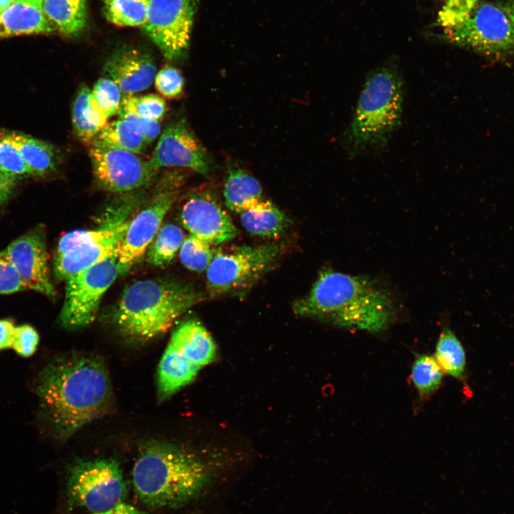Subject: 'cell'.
<instances>
[{"label": "cell", "mask_w": 514, "mask_h": 514, "mask_svg": "<svg viewBox=\"0 0 514 514\" xmlns=\"http://www.w3.org/2000/svg\"><path fill=\"white\" fill-rule=\"evenodd\" d=\"M36 390L53 433L61 440L104 415L113 396L103 362L83 354L47 365L39 375Z\"/></svg>", "instance_id": "6da1fadb"}, {"label": "cell", "mask_w": 514, "mask_h": 514, "mask_svg": "<svg viewBox=\"0 0 514 514\" xmlns=\"http://www.w3.org/2000/svg\"><path fill=\"white\" fill-rule=\"evenodd\" d=\"M132 478L138 498L153 508L184 507L225 488L214 468L195 454L163 442L143 449Z\"/></svg>", "instance_id": "7a4b0ae2"}, {"label": "cell", "mask_w": 514, "mask_h": 514, "mask_svg": "<svg viewBox=\"0 0 514 514\" xmlns=\"http://www.w3.org/2000/svg\"><path fill=\"white\" fill-rule=\"evenodd\" d=\"M294 313L347 329L379 332L394 318L391 298L370 278L331 269L322 271L307 296L293 303Z\"/></svg>", "instance_id": "3957f363"}, {"label": "cell", "mask_w": 514, "mask_h": 514, "mask_svg": "<svg viewBox=\"0 0 514 514\" xmlns=\"http://www.w3.org/2000/svg\"><path fill=\"white\" fill-rule=\"evenodd\" d=\"M203 297L193 287L180 281H138L124 291L115 307L113 320L124 336L147 341L165 333Z\"/></svg>", "instance_id": "277c9868"}, {"label": "cell", "mask_w": 514, "mask_h": 514, "mask_svg": "<svg viewBox=\"0 0 514 514\" xmlns=\"http://www.w3.org/2000/svg\"><path fill=\"white\" fill-rule=\"evenodd\" d=\"M403 105V81L395 69L385 66L369 74L345 133L350 153L383 148L400 125Z\"/></svg>", "instance_id": "5b68a950"}, {"label": "cell", "mask_w": 514, "mask_h": 514, "mask_svg": "<svg viewBox=\"0 0 514 514\" xmlns=\"http://www.w3.org/2000/svg\"><path fill=\"white\" fill-rule=\"evenodd\" d=\"M283 251L279 243L217 251L206 270L211 297L241 296L274 268Z\"/></svg>", "instance_id": "8992f818"}, {"label": "cell", "mask_w": 514, "mask_h": 514, "mask_svg": "<svg viewBox=\"0 0 514 514\" xmlns=\"http://www.w3.org/2000/svg\"><path fill=\"white\" fill-rule=\"evenodd\" d=\"M67 497L70 505L92 513L109 510L126 498L128 486L119 464L113 459L80 461L69 470Z\"/></svg>", "instance_id": "52a82bcc"}, {"label": "cell", "mask_w": 514, "mask_h": 514, "mask_svg": "<svg viewBox=\"0 0 514 514\" xmlns=\"http://www.w3.org/2000/svg\"><path fill=\"white\" fill-rule=\"evenodd\" d=\"M445 39L458 46L491 57L514 51V29L504 8L492 4L475 6L465 19L445 29Z\"/></svg>", "instance_id": "ba28073f"}, {"label": "cell", "mask_w": 514, "mask_h": 514, "mask_svg": "<svg viewBox=\"0 0 514 514\" xmlns=\"http://www.w3.org/2000/svg\"><path fill=\"white\" fill-rule=\"evenodd\" d=\"M118 275L117 253L67 278L59 316L61 325L76 329L91 323L103 295Z\"/></svg>", "instance_id": "9c48e42d"}, {"label": "cell", "mask_w": 514, "mask_h": 514, "mask_svg": "<svg viewBox=\"0 0 514 514\" xmlns=\"http://www.w3.org/2000/svg\"><path fill=\"white\" fill-rule=\"evenodd\" d=\"M199 0H151L143 29L168 60L187 51Z\"/></svg>", "instance_id": "30bf717a"}, {"label": "cell", "mask_w": 514, "mask_h": 514, "mask_svg": "<svg viewBox=\"0 0 514 514\" xmlns=\"http://www.w3.org/2000/svg\"><path fill=\"white\" fill-rule=\"evenodd\" d=\"M182 176L167 177L150 203L129 223L118 253L119 274H126L141 258L159 231L166 213L176 201Z\"/></svg>", "instance_id": "8fae6325"}, {"label": "cell", "mask_w": 514, "mask_h": 514, "mask_svg": "<svg viewBox=\"0 0 514 514\" xmlns=\"http://www.w3.org/2000/svg\"><path fill=\"white\" fill-rule=\"evenodd\" d=\"M89 155L96 183L110 192L126 193L141 188L157 173L132 152L92 143Z\"/></svg>", "instance_id": "7c38bea8"}, {"label": "cell", "mask_w": 514, "mask_h": 514, "mask_svg": "<svg viewBox=\"0 0 514 514\" xmlns=\"http://www.w3.org/2000/svg\"><path fill=\"white\" fill-rule=\"evenodd\" d=\"M147 163L157 171L163 167H182L208 176L211 159L186 123L181 120L166 128Z\"/></svg>", "instance_id": "4fadbf2b"}, {"label": "cell", "mask_w": 514, "mask_h": 514, "mask_svg": "<svg viewBox=\"0 0 514 514\" xmlns=\"http://www.w3.org/2000/svg\"><path fill=\"white\" fill-rule=\"evenodd\" d=\"M4 250L28 289L55 298L56 291L49 276L43 225L39 224L19 236Z\"/></svg>", "instance_id": "5bb4252c"}, {"label": "cell", "mask_w": 514, "mask_h": 514, "mask_svg": "<svg viewBox=\"0 0 514 514\" xmlns=\"http://www.w3.org/2000/svg\"><path fill=\"white\" fill-rule=\"evenodd\" d=\"M181 218L183 226L211 245L234 238L238 230L222 208L212 191L206 189L191 195L183 204Z\"/></svg>", "instance_id": "9a60e30c"}, {"label": "cell", "mask_w": 514, "mask_h": 514, "mask_svg": "<svg viewBox=\"0 0 514 514\" xmlns=\"http://www.w3.org/2000/svg\"><path fill=\"white\" fill-rule=\"evenodd\" d=\"M104 69L124 96L133 95L146 89L152 84L156 74V68L151 56L133 48H126L114 53Z\"/></svg>", "instance_id": "2e32d148"}, {"label": "cell", "mask_w": 514, "mask_h": 514, "mask_svg": "<svg viewBox=\"0 0 514 514\" xmlns=\"http://www.w3.org/2000/svg\"><path fill=\"white\" fill-rule=\"evenodd\" d=\"M201 368L190 349L172 335L158 368V400H166L192 382Z\"/></svg>", "instance_id": "e0dca14e"}, {"label": "cell", "mask_w": 514, "mask_h": 514, "mask_svg": "<svg viewBox=\"0 0 514 514\" xmlns=\"http://www.w3.org/2000/svg\"><path fill=\"white\" fill-rule=\"evenodd\" d=\"M126 220L114 233L100 240L81 245L68 252L55 256L54 271L59 280H66L76 273L119 253L128 228Z\"/></svg>", "instance_id": "ac0fdd59"}, {"label": "cell", "mask_w": 514, "mask_h": 514, "mask_svg": "<svg viewBox=\"0 0 514 514\" xmlns=\"http://www.w3.org/2000/svg\"><path fill=\"white\" fill-rule=\"evenodd\" d=\"M54 30L42 7L27 1L16 0L0 12V38L51 34Z\"/></svg>", "instance_id": "d6986e66"}, {"label": "cell", "mask_w": 514, "mask_h": 514, "mask_svg": "<svg viewBox=\"0 0 514 514\" xmlns=\"http://www.w3.org/2000/svg\"><path fill=\"white\" fill-rule=\"evenodd\" d=\"M0 132L19 151L33 176L45 177L56 172L59 155L51 144L17 131Z\"/></svg>", "instance_id": "ffe728a7"}, {"label": "cell", "mask_w": 514, "mask_h": 514, "mask_svg": "<svg viewBox=\"0 0 514 514\" xmlns=\"http://www.w3.org/2000/svg\"><path fill=\"white\" fill-rule=\"evenodd\" d=\"M223 194L226 206L238 213L262 201V188L258 180L231 163L227 165Z\"/></svg>", "instance_id": "44dd1931"}, {"label": "cell", "mask_w": 514, "mask_h": 514, "mask_svg": "<svg viewBox=\"0 0 514 514\" xmlns=\"http://www.w3.org/2000/svg\"><path fill=\"white\" fill-rule=\"evenodd\" d=\"M239 215L244 228L250 233L261 237H279L291 223L286 215L269 201L262 200Z\"/></svg>", "instance_id": "7402d4cb"}, {"label": "cell", "mask_w": 514, "mask_h": 514, "mask_svg": "<svg viewBox=\"0 0 514 514\" xmlns=\"http://www.w3.org/2000/svg\"><path fill=\"white\" fill-rule=\"evenodd\" d=\"M41 7L54 29L64 35H77L86 26V0H42Z\"/></svg>", "instance_id": "603a6c76"}, {"label": "cell", "mask_w": 514, "mask_h": 514, "mask_svg": "<svg viewBox=\"0 0 514 514\" xmlns=\"http://www.w3.org/2000/svg\"><path fill=\"white\" fill-rule=\"evenodd\" d=\"M107 120L92 101L91 90L82 86L72 107V123L77 137L83 142L91 143L108 124Z\"/></svg>", "instance_id": "cb8c5ba5"}, {"label": "cell", "mask_w": 514, "mask_h": 514, "mask_svg": "<svg viewBox=\"0 0 514 514\" xmlns=\"http://www.w3.org/2000/svg\"><path fill=\"white\" fill-rule=\"evenodd\" d=\"M92 143L136 154L141 153L146 145L136 126L121 118L108 123L91 143Z\"/></svg>", "instance_id": "d4e9b609"}, {"label": "cell", "mask_w": 514, "mask_h": 514, "mask_svg": "<svg viewBox=\"0 0 514 514\" xmlns=\"http://www.w3.org/2000/svg\"><path fill=\"white\" fill-rule=\"evenodd\" d=\"M435 358L443 373L463 381L466 365L465 353L460 341L448 328H445L438 340Z\"/></svg>", "instance_id": "484cf974"}, {"label": "cell", "mask_w": 514, "mask_h": 514, "mask_svg": "<svg viewBox=\"0 0 514 514\" xmlns=\"http://www.w3.org/2000/svg\"><path fill=\"white\" fill-rule=\"evenodd\" d=\"M151 0H103L106 19L119 26H143Z\"/></svg>", "instance_id": "4316f807"}, {"label": "cell", "mask_w": 514, "mask_h": 514, "mask_svg": "<svg viewBox=\"0 0 514 514\" xmlns=\"http://www.w3.org/2000/svg\"><path fill=\"white\" fill-rule=\"evenodd\" d=\"M183 241V233L178 226L164 225L149 245L148 262L156 266L168 265L180 250Z\"/></svg>", "instance_id": "83f0119b"}, {"label": "cell", "mask_w": 514, "mask_h": 514, "mask_svg": "<svg viewBox=\"0 0 514 514\" xmlns=\"http://www.w3.org/2000/svg\"><path fill=\"white\" fill-rule=\"evenodd\" d=\"M443 371L434 356L417 355L411 368V380L422 398L430 396L441 384Z\"/></svg>", "instance_id": "f1b7e54d"}, {"label": "cell", "mask_w": 514, "mask_h": 514, "mask_svg": "<svg viewBox=\"0 0 514 514\" xmlns=\"http://www.w3.org/2000/svg\"><path fill=\"white\" fill-rule=\"evenodd\" d=\"M126 220H127L126 218L119 217L98 228L77 230L66 233L59 239L55 256L62 255L81 245L102 239L114 233Z\"/></svg>", "instance_id": "f546056e"}, {"label": "cell", "mask_w": 514, "mask_h": 514, "mask_svg": "<svg viewBox=\"0 0 514 514\" xmlns=\"http://www.w3.org/2000/svg\"><path fill=\"white\" fill-rule=\"evenodd\" d=\"M179 251L182 264L198 272L207 270L215 254L211 244L193 235L183 241Z\"/></svg>", "instance_id": "4dcf8cb0"}, {"label": "cell", "mask_w": 514, "mask_h": 514, "mask_svg": "<svg viewBox=\"0 0 514 514\" xmlns=\"http://www.w3.org/2000/svg\"><path fill=\"white\" fill-rule=\"evenodd\" d=\"M121 94L118 85L109 77L99 79L91 90L92 101L107 119L120 111Z\"/></svg>", "instance_id": "1f68e13d"}, {"label": "cell", "mask_w": 514, "mask_h": 514, "mask_svg": "<svg viewBox=\"0 0 514 514\" xmlns=\"http://www.w3.org/2000/svg\"><path fill=\"white\" fill-rule=\"evenodd\" d=\"M165 111L166 104L161 97L156 94H147L142 96H124L119 113H130L158 121Z\"/></svg>", "instance_id": "d6a6232c"}, {"label": "cell", "mask_w": 514, "mask_h": 514, "mask_svg": "<svg viewBox=\"0 0 514 514\" xmlns=\"http://www.w3.org/2000/svg\"><path fill=\"white\" fill-rule=\"evenodd\" d=\"M0 169L16 180L33 176L19 151L1 132Z\"/></svg>", "instance_id": "836d02e7"}, {"label": "cell", "mask_w": 514, "mask_h": 514, "mask_svg": "<svg viewBox=\"0 0 514 514\" xmlns=\"http://www.w3.org/2000/svg\"><path fill=\"white\" fill-rule=\"evenodd\" d=\"M478 0H450L446 1L438 16V23L446 28L454 26L467 18Z\"/></svg>", "instance_id": "e575fe53"}, {"label": "cell", "mask_w": 514, "mask_h": 514, "mask_svg": "<svg viewBox=\"0 0 514 514\" xmlns=\"http://www.w3.org/2000/svg\"><path fill=\"white\" fill-rule=\"evenodd\" d=\"M26 289L5 250L0 251V294H11Z\"/></svg>", "instance_id": "d590c367"}, {"label": "cell", "mask_w": 514, "mask_h": 514, "mask_svg": "<svg viewBox=\"0 0 514 514\" xmlns=\"http://www.w3.org/2000/svg\"><path fill=\"white\" fill-rule=\"evenodd\" d=\"M154 81L156 89L166 98L177 97L182 92L183 79L174 67H163L156 73Z\"/></svg>", "instance_id": "8d00e7d4"}, {"label": "cell", "mask_w": 514, "mask_h": 514, "mask_svg": "<svg viewBox=\"0 0 514 514\" xmlns=\"http://www.w3.org/2000/svg\"><path fill=\"white\" fill-rule=\"evenodd\" d=\"M39 341V336L36 329L28 324L16 328L13 349L23 357H29L34 353Z\"/></svg>", "instance_id": "74e56055"}, {"label": "cell", "mask_w": 514, "mask_h": 514, "mask_svg": "<svg viewBox=\"0 0 514 514\" xmlns=\"http://www.w3.org/2000/svg\"><path fill=\"white\" fill-rule=\"evenodd\" d=\"M120 118L133 123L141 133L146 144L152 143L159 135L161 126L157 120L130 113H119Z\"/></svg>", "instance_id": "f35d334b"}, {"label": "cell", "mask_w": 514, "mask_h": 514, "mask_svg": "<svg viewBox=\"0 0 514 514\" xmlns=\"http://www.w3.org/2000/svg\"><path fill=\"white\" fill-rule=\"evenodd\" d=\"M16 328L11 319H0V349L12 347Z\"/></svg>", "instance_id": "ab89813d"}, {"label": "cell", "mask_w": 514, "mask_h": 514, "mask_svg": "<svg viewBox=\"0 0 514 514\" xmlns=\"http://www.w3.org/2000/svg\"><path fill=\"white\" fill-rule=\"evenodd\" d=\"M17 180L0 169V203L8 201L13 193Z\"/></svg>", "instance_id": "60d3db41"}, {"label": "cell", "mask_w": 514, "mask_h": 514, "mask_svg": "<svg viewBox=\"0 0 514 514\" xmlns=\"http://www.w3.org/2000/svg\"><path fill=\"white\" fill-rule=\"evenodd\" d=\"M92 514H148L132 505L123 503H119L114 507L99 513Z\"/></svg>", "instance_id": "b9f144b4"}, {"label": "cell", "mask_w": 514, "mask_h": 514, "mask_svg": "<svg viewBox=\"0 0 514 514\" xmlns=\"http://www.w3.org/2000/svg\"><path fill=\"white\" fill-rule=\"evenodd\" d=\"M503 8L507 13L514 29V1L511 2L508 6Z\"/></svg>", "instance_id": "7bdbcfd3"}, {"label": "cell", "mask_w": 514, "mask_h": 514, "mask_svg": "<svg viewBox=\"0 0 514 514\" xmlns=\"http://www.w3.org/2000/svg\"><path fill=\"white\" fill-rule=\"evenodd\" d=\"M16 0H0V12L7 8Z\"/></svg>", "instance_id": "ee69618b"}, {"label": "cell", "mask_w": 514, "mask_h": 514, "mask_svg": "<svg viewBox=\"0 0 514 514\" xmlns=\"http://www.w3.org/2000/svg\"><path fill=\"white\" fill-rule=\"evenodd\" d=\"M20 1H27L34 4H36L37 6H41L42 0H20Z\"/></svg>", "instance_id": "f6af8a7d"}, {"label": "cell", "mask_w": 514, "mask_h": 514, "mask_svg": "<svg viewBox=\"0 0 514 514\" xmlns=\"http://www.w3.org/2000/svg\"><path fill=\"white\" fill-rule=\"evenodd\" d=\"M445 1H450V0H445Z\"/></svg>", "instance_id": "bcb514c9"}]
</instances>
